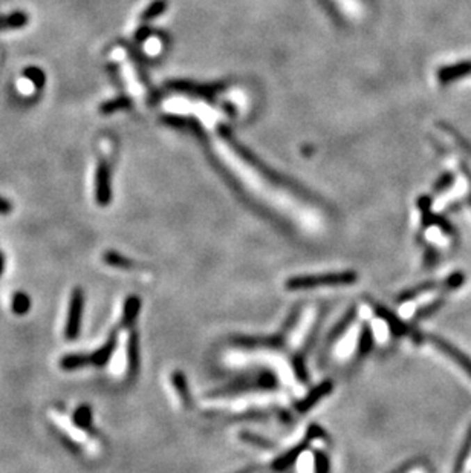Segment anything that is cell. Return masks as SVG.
Segmentation results:
<instances>
[{"label":"cell","instance_id":"cell-1","mask_svg":"<svg viewBox=\"0 0 471 473\" xmlns=\"http://www.w3.org/2000/svg\"><path fill=\"white\" fill-rule=\"evenodd\" d=\"M223 366L242 369L248 366H265L273 371L277 380L288 387L289 392L298 394L303 389V375L291 360V354L285 350H274L266 343H236L221 355Z\"/></svg>","mask_w":471,"mask_h":473},{"label":"cell","instance_id":"cell-7","mask_svg":"<svg viewBox=\"0 0 471 473\" xmlns=\"http://www.w3.org/2000/svg\"><path fill=\"white\" fill-rule=\"evenodd\" d=\"M83 308H84V294L80 288H75L71 297V305H69V316L65 329V336L67 340H74L80 336Z\"/></svg>","mask_w":471,"mask_h":473},{"label":"cell","instance_id":"cell-11","mask_svg":"<svg viewBox=\"0 0 471 473\" xmlns=\"http://www.w3.org/2000/svg\"><path fill=\"white\" fill-rule=\"evenodd\" d=\"M471 75V60L458 61V63L442 66L438 71V80L442 84H449L454 80L465 79Z\"/></svg>","mask_w":471,"mask_h":473},{"label":"cell","instance_id":"cell-9","mask_svg":"<svg viewBox=\"0 0 471 473\" xmlns=\"http://www.w3.org/2000/svg\"><path fill=\"white\" fill-rule=\"evenodd\" d=\"M429 340L431 345L436 346L438 351H441L444 355L449 357L453 363H456V366H459L471 378V360L468 359V357H465L461 351H458L456 348H453L450 343L444 342V340L441 339L430 337Z\"/></svg>","mask_w":471,"mask_h":473},{"label":"cell","instance_id":"cell-13","mask_svg":"<svg viewBox=\"0 0 471 473\" xmlns=\"http://www.w3.org/2000/svg\"><path fill=\"white\" fill-rule=\"evenodd\" d=\"M140 308H141V300L138 297L130 296L129 299H126L125 309H122V319H121L122 327L125 328L132 327L136 319V314L138 311H140Z\"/></svg>","mask_w":471,"mask_h":473},{"label":"cell","instance_id":"cell-20","mask_svg":"<svg viewBox=\"0 0 471 473\" xmlns=\"http://www.w3.org/2000/svg\"><path fill=\"white\" fill-rule=\"evenodd\" d=\"M28 17L23 13H15L8 15V17L0 19V29H8V28H20L23 25H26Z\"/></svg>","mask_w":471,"mask_h":473},{"label":"cell","instance_id":"cell-17","mask_svg":"<svg viewBox=\"0 0 471 473\" xmlns=\"http://www.w3.org/2000/svg\"><path fill=\"white\" fill-rule=\"evenodd\" d=\"M103 259H104L107 265H111L113 268H121V270H129V271L136 268V265L132 261L125 258V256H121L120 253H115V251H107L103 256Z\"/></svg>","mask_w":471,"mask_h":473},{"label":"cell","instance_id":"cell-23","mask_svg":"<svg viewBox=\"0 0 471 473\" xmlns=\"http://www.w3.org/2000/svg\"><path fill=\"white\" fill-rule=\"evenodd\" d=\"M25 77L33 80V83L35 84L37 88H43V83H45V75L40 71V69L37 68H28L25 71Z\"/></svg>","mask_w":471,"mask_h":473},{"label":"cell","instance_id":"cell-10","mask_svg":"<svg viewBox=\"0 0 471 473\" xmlns=\"http://www.w3.org/2000/svg\"><path fill=\"white\" fill-rule=\"evenodd\" d=\"M317 449L303 447L294 456V470L296 473H319V456L315 453Z\"/></svg>","mask_w":471,"mask_h":473},{"label":"cell","instance_id":"cell-16","mask_svg":"<svg viewBox=\"0 0 471 473\" xmlns=\"http://www.w3.org/2000/svg\"><path fill=\"white\" fill-rule=\"evenodd\" d=\"M138 340H136V334L135 332H130L129 340H127V354H126V360H127V369L130 374H134L138 368Z\"/></svg>","mask_w":471,"mask_h":473},{"label":"cell","instance_id":"cell-3","mask_svg":"<svg viewBox=\"0 0 471 473\" xmlns=\"http://www.w3.org/2000/svg\"><path fill=\"white\" fill-rule=\"evenodd\" d=\"M367 337L366 323L357 311L349 316V319L343 322L334 337L330 339L328 346V360L332 366H347L361 352H365V340Z\"/></svg>","mask_w":471,"mask_h":473},{"label":"cell","instance_id":"cell-12","mask_svg":"<svg viewBox=\"0 0 471 473\" xmlns=\"http://www.w3.org/2000/svg\"><path fill=\"white\" fill-rule=\"evenodd\" d=\"M117 340H118V334L117 332H112L107 339V342L104 346L99 348L94 354L89 355V360H90V366H97V368H103L104 364L111 360L112 352L115 351V346H117Z\"/></svg>","mask_w":471,"mask_h":473},{"label":"cell","instance_id":"cell-22","mask_svg":"<svg viewBox=\"0 0 471 473\" xmlns=\"http://www.w3.org/2000/svg\"><path fill=\"white\" fill-rule=\"evenodd\" d=\"M129 106V100L126 98H118V100H113V102H109L102 106V112L104 114H111L115 112L118 109H125V107Z\"/></svg>","mask_w":471,"mask_h":473},{"label":"cell","instance_id":"cell-2","mask_svg":"<svg viewBox=\"0 0 471 473\" xmlns=\"http://www.w3.org/2000/svg\"><path fill=\"white\" fill-rule=\"evenodd\" d=\"M288 398L285 394L271 389H248L225 394H211L200 400L205 412L222 415L260 414L283 406Z\"/></svg>","mask_w":471,"mask_h":473},{"label":"cell","instance_id":"cell-19","mask_svg":"<svg viewBox=\"0 0 471 473\" xmlns=\"http://www.w3.org/2000/svg\"><path fill=\"white\" fill-rule=\"evenodd\" d=\"M11 308H13V313L17 314V316H23L29 311L31 308V299L26 293H15L13 296V302H11Z\"/></svg>","mask_w":471,"mask_h":473},{"label":"cell","instance_id":"cell-26","mask_svg":"<svg viewBox=\"0 0 471 473\" xmlns=\"http://www.w3.org/2000/svg\"><path fill=\"white\" fill-rule=\"evenodd\" d=\"M3 267H5V259H3V254L0 253V276L3 273Z\"/></svg>","mask_w":471,"mask_h":473},{"label":"cell","instance_id":"cell-5","mask_svg":"<svg viewBox=\"0 0 471 473\" xmlns=\"http://www.w3.org/2000/svg\"><path fill=\"white\" fill-rule=\"evenodd\" d=\"M459 282H461L459 277L458 279L453 277L452 281L445 285H435V286H430V288L410 294V296H407L406 299L399 302L397 317L401 322L412 320L420 311H424V309L433 307L452 285H459Z\"/></svg>","mask_w":471,"mask_h":473},{"label":"cell","instance_id":"cell-24","mask_svg":"<svg viewBox=\"0 0 471 473\" xmlns=\"http://www.w3.org/2000/svg\"><path fill=\"white\" fill-rule=\"evenodd\" d=\"M458 473H471V447H470V451L465 453L464 460H462Z\"/></svg>","mask_w":471,"mask_h":473},{"label":"cell","instance_id":"cell-21","mask_svg":"<svg viewBox=\"0 0 471 473\" xmlns=\"http://www.w3.org/2000/svg\"><path fill=\"white\" fill-rule=\"evenodd\" d=\"M166 8H167V2H166V0H155V2H153V3L147 8V10H145V11L143 13L141 19H143L144 22L155 19V17H158L159 14H162V13L166 11Z\"/></svg>","mask_w":471,"mask_h":473},{"label":"cell","instance_id":"cell-15","mask_svg":"<svg viewBox=\"0 0 471 473\" xmlns=\"http://www.w3.org/2000/svg\"><path fill=\"white\" fill-rule=\"evenodd\" d=\"M74 421L77 424V428L94 433V428H92V410L88 406H80L77 409V412L74 415Z\"/></svg>","mask_w":471,"mask_h":473},{"label":"cell","instance_id":"cell-25","mask_svg":"<svg viewBox=\"0 0 471 473\" xmlns=\"http://www.w3.org/2000/svg\"><path fill=\"white\" fill-rule=\"evenodd\" d=\"M403 473H429V470L426 466H422V464H416V466H412L410 469H407Z\"/></svg>","mask_w":471,"mask_h":473},{"label":"cell","instance_id":"cell-6","mask_svg":"<svg viewBox=\"0 0 471 473\" xmlns=\"http://www.w3.org/2000/svg\"><path fill=\"white\" fill-rule=\"evenodd\" d=\"M357 282V274L352 271H338V273H321V274H308L291 277L285 284L291 291H306V290H320L332 288V286H349Z\"/></svg>","mask_w":471,"mask_h":473},{"label":"cell","instance_id":"cell-18","mask_svg":"<svg viewBox=\"0 0 471 473\" xmlns=\"http://www.w3.org/2000/svg\"><path fill=\"white\" fill-rule=\"evenodd\" d=\"M172 385L175 387V391L177 394V397H179L181 403L184 406H187L190 403V395L187 391V383H185V378L181 374V372H173L172 374Z\"/></svg>","mask_w":471,"mask_h":473},{"label":"cell","instance_id":"cell-8","mask_svg":"<svg viewBox=\"0 0 471 473\" xmlns=\"http://www.w3.org/2000/svg\"><path fill=\"white\" fill-rule=\"evenodd\" d=\"M95 198L99 206H107L112 198L111 187V169L104 160L98 162L97 175H95Z\"/></svg>","mask_w":471,"mask_h":473},{"label":"cell","instance_id":"cell-14","mask_svg":"<svg viewBox=\"0 0 471 473\" xmlns=\"http://www.w3.org/2000/svg\"><path fill=\"white\" fill-rule=\"evenodd\" d=\"M90 366L88 354H69L60 360V368L65 371H75Z\"/></svg>","mask_w":471,"mask_h":473},{"label":"cell","instance_id":"cell-4","mask_svg":"<svg viewBox=\"0 0 471 473\" xmlns=\"http://www.w3.org/2000/svg\"><path fill=\"white\" fill-rule=\"evenodd\" d=\"M320 307L319 305H305L298 309L294 319L285 329L282 336L283 350L291 355L302 352L308 343L311 342L317 325L320 320Z\"/></svg>","mask_w":471,"mask_h":473}]
</instances>
